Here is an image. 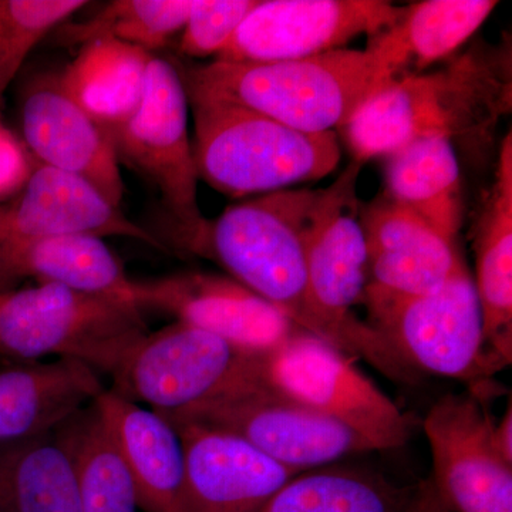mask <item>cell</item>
<instances>
[{"label":"cell","instance_id":"cell-1","mask_svg":"<svg viewBox=\"0 0 512 512\" xmlns=\"http://www.w3.org/2000/svg\"><path fill=\"white\" fill-rule=\"evenodd\" d=\"M510 46L476 45L433 73L387 83L340 130L356 163L421 138L483 143L511 111Z\"/></svg>","mask_w":512,"mask_h":512},{"label":"cell","instance_id":"cell-2","mask_svg":"<svg viewBox=\"0 0 512 512\" xmlns=\"http://www.w3.org/2000/svg\"><path fill=\"white\" fill-rule=\"evenodd\" d=\"M181 77L190 101L231 104L311 134L340 130L390 83L366 49L282 62L215 60L192 66Z\"/></svg>","mask_w":512,"mask_h":512},{"label":"cell","instance_id":"cell-3","mask_svg":"<svg viewBox=\"0 0 512 512\" xmlns=\"http://www.w3.org/2000/svg\"><path fill=\"white\" fill-rule=\"evenodd\" d=\"M316 194L284 190L232 205L207 222L188 252L211 259L299 329L338 348L309 291L305 231Z\"/></svg>","mask_w":512,"mask_h":512},{"label":"cell","instance_id":"cell-4","mask_svg":"<svg viewBox=\"0 0 512 512\" xmlns=\"http://www.w3.org/2000/svg\"><path fill=\"white\" fill-rule=\"evenodd\" d=\"M198 178L231 198L320 180L340 161L336 131L311 134L231 104L190 101Z\"/></svg>","mask_w":512,"mask_h":512},{"label":"cell","instance_id":"cell-5","mask_svg":"<svg viewBox=\"0 0 512 512\" xmlns=\"http://www.w3.org/2000/svg\"><path fill=\"white\" fill-rule=\"evenodd\" d=\"M131 303L36 284L0 291V355L13 362L76 360L113 377L147 335Z\"/></svg>","mask_w":512,"mask_h":512},{"label":"cell","instance_id":"cell-6","mask_svg":"<svg viewBox=\"0 0 512 512\" xmlns=\"http://www.w3.org/2000/svg\"><path fill=\"white\" fill-rule=\"evenodd\" d=\"M362 164L353 161L335 183L318 190L305 231L309 291L316 311L336 336L338 348L365 357L384 375L413 380L369 323L353 308L363 303L369 284L365 232L360 221L359 183Z\"/></svg>","mask_w":512,"mask_h":512},{"label":"cell","instance_id":"cell-7","mask_svg":"<svg viewBox=\"0 0 512 512\" xmlns=\"http://www.w3.org/2000/svg\"><path fill=\"white\" fill-rule=\"evenodd\" d=\"M369 325L407 372L484 383L503 367L485 343L473 275L463 264L444 284L419 295H392L367 286Z\"/></svg>","mask_w":512,"mask_h":512},{"label":"cell","instance_id":"cell-8","mask_svg":"<svg viewBox=\"0 0 512 512\" xmlns=\"http://www.w3.org/2000/svg\"><path fill=\"white\" fill-rule=\"evenodd\" d=\"M259 367L261 356L174 322L134 346L111 377V390L168 417L261 382Z\"/></svg>","mask_w":512,"mask_h":512},{"label":"cell","instance_id":"cell-9","mask_svg":"<svg viewBox=\"0 0 512 512\" xmlns=\"http://www.w3.org/2000/svg\"><path fill=\"white\" fill-rule=\"evenodd\" d=\"M259 377L275 392L356 431L376 451L402 447L412 434L409 416L357 369L352 356L305 330L261 356Z\"/></svg>","mask_w":512,"mask_h":512},{"label":"cell","instance_id":"cell-10","mask_svg":"<svg viewBox=\"0 0 512 512\" xmlns=\"http://www.w3.org/2000/svg\"><path fill=\"white\" fill-rule=\"evenodd\" d=\"M165 419L227 431L296 473L376 451L356 431L262 382L239 387Z\"/></svg>","mask_w":512,"mask_h":512},{"label":"cell","instance_id":"cell-11","mask_svg":"<svg viewBox=\"0 0 512 512\" xmlns=\"http://www.w3.org/2000/svg\"><path fill=\"white\" fill-rule=\"evenodd\" d=\"M188 94L168 60L153 56L136 110L110 133L119 160L146 175L163 194L187 251L204 229L198 173L188 134Z\"/></svg>","mask_w":512,"mask_h":512},{"label":"cell","instance_id":"cell-12","mask_svg":"<svg viewBox=\"0 0 512 512\" xmlns=\"http://www.w3.org/2000/svg\"><path fill=\"white\" fill-rule=\"evenodd\" d=\"M484 394V386L447 394L424 419L430 481L451 512H512V463L495 446Z\"/></svg>","mask_w":512,"mask_h":512},{"label":"cell","instance_id":"cell-13","mask_svg":"<svg viewBox=\"0 0 512 512\" xmlns=\"http://www.w3.org/2000/svg\"><path fill=\"white\" fill-rule=\"evenodd\" d=\"M403 8L384 0H258L218 62L268 63L345 49L390 28Z\"/></svg>","mask_w":512,"mask_h":512},{"label":"cell","instance_id":"cell-14","mask_svg":"<svg viewBox=\"0 0 512 512\" xmlns=\"http://www.w3.org/2000/svg\"><path fill=\"white\" fill-rule=\"evenodd\" d=\"M138 308L204 330L252 355H268L299 332L274 305L229 276L181 272L137 281Z\"/></svg>","mask_w":512,"mask_h":512},{"label":"cell","instance_id":"cell-15","mask_svg":"<svg viewBox=\"0 0 512 512\" xmlns=\"http://www.w3.org/2000/svg\"><path fill=\"white\" fill-rule=\"evenodd\" d=\"M173 426L184 450L180 512H258L301 474L227 431L194 423Z\"/></svg>","mask_w":512,"mask_h":512},{"label":"cell","instance_id":"cell-16","mask_svg":"<svg viewBox=\"0 0 512 512\" xmlns=\"http://www.w3.org/2000/svg\"><path fill=\"white\" fill-rule=\"evenodd\" d=\"M22 130L37 163L82 178L120 208L124 181L113 140L63 89L59 76L30 84Z\"/></svg>","mask_w":512,"mask_h":512},{"label":"cell","instance_id":"cell-17","mask_svg":"<svg viewBox=\"0 0 512 512\" xmlns=\"http://www.w3.org/2000/svg\"><path fill=\"white\" fill-rule=\"evenodd\" d=\"M69 235L130 238L167 251L156 235L128 220L92 184L37 164L22 190L0 204V241Z\"/></svg>","mask_w":512,"mask_h":512},{"label":"cell","instance_id":"cell-18","mask_svg":"<svg viewBox=\"0 0 512 512\" xmlns=\"http://www.w3.org/2000/svg\"><path fill=\"white\" fill-rule=\"evenodd\" d=\"M365 232L369 288L419 295L444 284L461 265L456 242L386 195L360 212Z\"/></svg>","mask_w":512,"mask_h":512},{"label":"cell","instance_id":"cell-19","mask_svg":"<svg viewBox=\"0 0 512 512\" xmlns=\"http://www.w3.org/2000/svg\"><path fill=\"white\" fill-rule=\"evenodd\" d=\"M104 390L99 373L76 360L0 367V457L62 426Z\"/></svg>","mask_w":512,"mask_h":512},{"label":"cell","instance_id":"cell-20","mask_svg":"<svg viewBox=\"0 0 512 512\" xmlns=\"http://www.w3.org/2000/svg\"><path fill=\"white\" fill-rule=\"evenodd\" d=\"M94 403L126 461L141 510L180 512L184 450L177 429L160 413L111 389Z\"/></svg>","mask_w":512,"mask_h":512},{"label":"cell","instance_id":"cell-21","mask_svg":"<svg viewBox=\"0 0 512 512\" xmlns=\"http://www.w3.org/2000/svg\"><path fill=\"white\" fill-rule=\"evenodd\" d=\"M66 286L137 305V281L101 238L86 235L0 241V291L18 279Z\"/></svg>","mask_w":512,"mask_h":512},{"label":"cell","instance_id":"cell-22","mask_svg":"<svg viewBox=\"0 0 512 512\" xmlns=\"http://www.w3.org/2000/svg\"><path fill=\"white\" fill-rule=\"evenodd\" d=\"M473 276L488 352L501 367L512 360V140L503 141L491 191L474 234Z\"/></svg>","mask_w":512,"mask_h":512},{"label":"cell","instance_id":"cell-23","mask_svg":"<svg viewBox=\"0 0 512 512\" xmlns=\"http://www.w3.org/2000/svg\"><path fill=\"white\" fill-rule=\"evenodd\" d=\"M494 0H424L403 8L390 28L370 37L372 53L392 80L423 73L466 45L497 8Z\"/></svg>","mask_w":512,"mask_h":512},{"label":"cell","instance_id":"cell-24","mask_svg":"<svg viewBox=\"0 0 512 512\" xmlns=\"http://www.w3.org/2000/svg\"><path fill=\"white\" fill-rule=\"evenodd\" d=\"M384 195L456 242L463 195L454 144L447 138H421L387 157Z\"/></svg>","mask_w":512,"mask_h":512},{"label":"cell","instance_id":"cell-25","mask_svg":"<svg viewBox=\"0 0 512 512\" xmlns=\"http://www.w3.org/2000/svg\"><path fill=\"white\" fill-rule=\"evenodd\" d=\"M153 56L140 47L101 37L84 43L59 80L70 97L110 134L140 103Z\"/></svg>","mask_w":512,"mask_h":512},{"label":"cell","instance_id":"cell-26","mask_svg":"<svg viewBox=\"0 0 512 512\" xmlns=\"http://www.w3.org/2000/svg\"><path fill=\"white\" fill-rule=\"evenodd\" d=\"M73 417L0 457V512H80Z\"/></svg>","mask_w":512,"mask_h":512},{"label":"cell","instance_id":"cell-27","mask_svg":"<svg viewBox=\"0 0 512 512\" xmlns=\"http://www.w3.org/2000/svg\"><path fill=\"white\" fill-rule=\"evenodd\" d=\"M412 493L366 468L330 464L296 474L258 512H403Z\"/></svg>","mask_w":512,"mask_h":512},{"label":"cell","instance_id":"cell-28","mask_svg":"<svg viewBox=\"0 0 512 512\" xmlns=\"http://www.w3.org/2000/svg\"><path fill=\"white\" fill-rule=\"evenodd\" d=\"M94 402L72 420L79 511L137 512L136 484Z\"/></svg>","mask_w":512,"mask_h":512},{"label":"cell","instance_id":"cell-29","mask_svg":"<svg viewBox=\"0 0 512 512\" xmlns=\"http://www.w3.org/2000/svg\"><path fill=\"white\" fill-rule=\"evenodd\" d=\"M192 0H117L83 25L67 32L70 42H92L109 37L140 47L153 55L187 22Z\"/></svg>","mask_w":512,"mask_h":512},{"label":"cell","instance_id":"cell-30","mask_svg":"<svg viewBox=\"0 0 512 512\" xmlns=\"http://www.w3.org/2000/svg\"><path fill=\"white\" fill-rule=\"evenodd\" d=\"M86 5L84 0H0V96L37 43Z\"/></svg>","mask_w":512,"mask_h":512},{"label":"cell","instance_id":"cell-31","mask_svg":"<svg viewBox=\"0 0 512 512\" xmlns=\"http://www.w3.org/2000/svg\"><path fill=\"white\" fill-rule=\"evenodd\" d=\"M258 0H192L181 30L180 52L185 56H220Z\"/></svg>","mask_w":512,"mask_h":512},{"label":"cell","instance_id":"cell-32","mask_svg":"<svg viewBox=\"0 0 512 512\" xmlns=\"http://www.w3.org/2000/svg\"><path fill=\"white\" fill-rule=\"evenodd\" d=\"M37 164L23 140L0 124V204L22 190Z\"/></svg>","mask_w":512,"mask_h":512},{"label":"cell","instance_id":"cell-33","mask_svg":"<svg viewBox=\"0 0 512 512\" xmlns=\"http://www.w3.org/2000/svg\"><path fill=\"white\" fill-rule=\"evenodd\" d=\"M403 512H451L440 500L430 478L413 488L412 497Z\"/></svg>","mask_w":512,"mask_h":512},{"label":"cell","instance_id":"cell-34","mask_svg":"<svg viewBox=\"0 0 512 512\" xmlns=\"http://www.w3.org/2000/svg\"><path fill=\"white\" fill-rule=\"evenodd\" d=\"M494 441L501 456L512 463V406L508 403L507 410L500 420H495Z\"/></svg>","mask_w":512,"mask_h":512}]
</instances>
